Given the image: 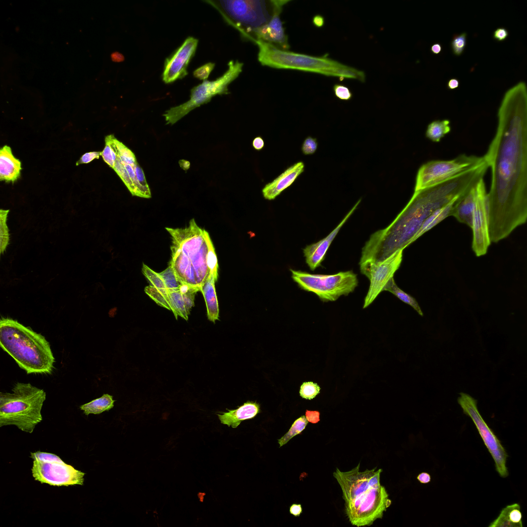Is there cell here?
Masks as SVG:
<instances>
[{
    "label": "cell",
    "mask_w": 527,
    "mask_h": 527,
    "mask_svg": "<svg viewBox=\"0 0 527 527\" xmlns=\"http://www.w3.org/2000/svg\"><path fill=\"white\" fill-rule=\"evenodd\" d=\"M198 40L192 37L187 38L164 62L162 80L165 83H172L188 75L189 63L194 56Z\"/></svg>",
    "instance_id": "obj_15"
},
{
    "label": "cell",
    "mask_w": 527,
    "mask_h": 527,
    "mask_svg": "<svg viewBox=\"0 0 527 527\" xmlns=\"http://www.w3.org/2000/svg\"><path fill=\"white\" fill-rule=\"evenodd\" d=\"M8 213L9 210L1 209L0 211L1 253H3L4 252L8 244L9 240L8 228L6 224V220Z\"/></svg>",
    "instance_id": "obj_35"
},
{
    "label": "cell",
    "mask_w": 527,
    "mask_h": 527,
    "mask_svg": "<svg viewBox=\"0 0 527 527\" xmlns=\"http://www.w3.org/2000/svg\"><path fill=\"white\" fill-rule=\"evenodd\" d=\"M450 121L448 119L437 120L431 122L427 127L426 136L434 142H439L451 131Z\"/></svg>",
    "instance_id": "obj_28"
},
{
    "label": "cell",
    "mask_w": 527,
    "mask_h": 527,
    "mask_svg": "<svg viewBox=\"0 0 527 527\" xmlns=\"http://www.w3.org/2000/svg\"><path fill=\"white\" fill-rule=\"evenodd\" d=\"M134 167V171L137 179L140 185L143 198H149L151 197V192L149 186L146 181L144 171L140 166L137 163Z\"/></svg>",
    "instance_id": "obj_39"
},
{
    "label": "cell",
    "mask_w": 527,
    "mask_h": 527,
    "mask_svg": "<svg viewBox=\"0 0 527 527\" xmlns=\"http://www.w3.org/2000/svg\"><path fill=\"white\" fill-rule=\"evenodd\" d=\"M216 281L214 276L210 274L201 289L206 303L207 318L214 323L216 320H219V306L215 286Z\"/></svg>",
    "instance_id": "obj_24"
},
{
    "label": "cell",
    "mask_w": 527,
    "mask_h": 527,
    "mask_svg": "<svg viewBox=\"0 0 527 527\" xmlns=\"http://www.w3.org/2000/svg\"><path fill=\"white\" fill-rule=\"evenodd\" d=\"M158 273L163 280L167 289H179L184 285L178 279L172 266L170 264L164 271Z\"/></svg>",
    "instance_id": "obj_32"
},
{
    "label": "cell",
    "mask_w": 527,
    "mask_h": 527,
    "mask_svg": "<svg viewBox=\"0 0 527 527\" xmlns=\"http://www.w3.org/2000/svg\"><path fill=\"white\" fill-rule=\"evenodd\" d=\"M458 202L452 203L440 208L429 216L424 221L419 231L414 236L413 239V242L446 218L448 216H450L451 212L453 207Z\"/></svg>",
    "instance_id": "obj_25"
},
{
    "label": "cell",
    "mask_w": 527,
    "mask_h": 527,
    "mask_svg": "<svg viewBox=\"0 0 527 527\" xmlns=\"http://www.w3.org/2000/svg\"><path fill=\"white\" fill-rule=\"evenodd\" d=\"M458 402L463 412L475 424L483 441L491 455L496 470L502 478L508 476L506 465L508 454L500 441L484 421L477 408V401L467 394L461 393Z\"/></svg>",
    "instance_id": "obj_12"
},
{
    "label": "cell",
    "mask_w": 527,
    "mask_h": 527,
    "mask_svg": "<svg viewBox=\"0 0 527 527\" xmlns=\"http://www.w3.org/2000/svg\"><path fill=\"white\" fill-rule=\"evenodd\" d=\"M227 410L228 412L217 415L222 424L233 428H237L242 421L254 418L260 412V405L251 401H248L237 409Z\"/></svg>",
    "instance_id": "obj_20"
},
{
    "label": "cell",
    "mask_w": 527,
    "mask_h": 527,
    "mask_svg": "<svg viewBox=\"0 0 527 527\" xmlns=\"http://www.w3.org/2000/svg\"><path fill=\"white\" fill-rule=\"evenodd\" d=\"M111 59L115 62H122L125 60L124 55L117 51L113 52L111 55Z\"/></svg>",
    "instance_id": "obj_51"
},
{
    "label": "cell",
    "mask_w": 527,
    "mask_h": 527,
    "mask_svg": "<svg viewBox=\"0 0 527 527\" xmlns=\"http://www.w3.org/2000/svg\"><path fill=\"white\" fill-rule=\"evenodd\" d=\"M21 162L12 154L9 146L0 150V179L7 182L16 181L21 175Z\"/></svg>",
    "instance_id": "obj_21"
},
{
    "label": "cell",
    "mask_w": 527,
    "mask_h": 527,
    "mask_svg": "<svg viewBox=\"0 0 527 527\" xmlns=\"http://www.w3.org/2000/svg\"><path fill=\"white\" fill-rule=\"evenodd\" d=\"M320 387L312 381L305 382L300 387V395L306 399H312L320 393Z\"/></svg>",
    "instance_id": "obj_36"
},
{
    "label": "cell",
    "mask_w": 527,
    "mask_h": 527,
    "mask_svg": "<svg viewBox=\"0 0 527 527\" xmlns=\"http://www.w3.org/2000/svg\"><path fill=\"white\" fill-rule=\"evenodd\" d=\"M522 513L518 503L508 505L503 508L497 518L488 527H522Z\"/></svg>",
    "instance_id": "obj_23"
},
{
    "label": "cell",
    "mask_w": 527,
    "mask_h": 527,
    "mask_svg": "<svg viewBox=\"0 0 527 527\" xmlns=\"http://www.w3.org/2000/svg\"><path fill=\"white\" fill-rule=\"evenodd\" d=\"M281 1H204L217 9L227 22L241 33L250 32L268 23Z\"/></svg>",
    "instance_id": "obj_7"
},
{
    "label": "cell",
    "mask_w": 527,
    "mask_h": 527,
    "mask_svg": "<svg viewBox=\"0 0 527 527\" xmlns=\"http://www.w3.org/2000/svg\"><path fill=\"white\" fill-rule=\"evenodd\" d=\"M467 43V33L463 32L455 34L451 42L452 52L455 56H460L465 49Z\"/></svg>",
    "instance_id": "obj_37"
},
{
    "label": "cell",
    "mask_w": 527,
    "mask_h": 527,
    "mask_svg": "<svg viewBox=\"0 0 527 527\" xmlns=\"http://www.w3.org/2000/svg\"><path fill=\"white\" fill-rule=\"evenodd\" d=\"M113 135H109L105 138V147L101 152V156L104 161L111 168H113L117 159V154L113 146L112 138Z\"/></svg>",
    "instance_id": "obj_34"
},
{
    "label": "cell",
    "mask_w": 527,
    "mask_h": 527,
    "mask_svg": "<svg viewBox=\"0 0 527 527\" xmlns=\"http://www.w3.org/2000/svg\"><path fill=\"white\" fill-rule=\"evenodd\" d=\"M460 82L458 79L451 78L447 82V88L450 90L455 89L459 87Z\"/></svg>",
    "instance_id": "obj_50"
},
{
    "label": "cell",
    "mask_w": 527,
    "mask_h": 527,
    "mask_svg": "<svg viewBox=\"0 0 527 527\" xmlns=\"http://www.w3.org/2000/svg\"><path fill=\"white\" fill-rule=\"evenodd\" d=\"M171 238V265L184 285L201 289L208 278V253L212 243L208 233L194 219L185 228L166 227Z\"/></svg>",
    "instance_id": "obj_3"
},
{
    "label": "cell",
    "mask_w": 527,
    "mask_h": 527,
    "mask_svg": "<svg viewBox=\"0 0 527 527\" xmlns=\"http://www.w3.org/2000/svg\"><path fill=\"white\" fill-rule=\"evenodd\" d=\"M0 345L27 374H50L55 358L42 335L8 318L0 320Z\"/></svg>",
    "instance_id": "obj_4"
},
{
    "label": "cell",
    "mask_w": 527,
    "mask_h": 527,
    "mask_svg": "<svg viewBox=\"0 0 527 527\" xmlns=\"http://www.w3.org/2000/svg\"><path fill=\"white\" fill-rule=\"evenodd\" d=\"M508 30L503 27L497 28L493 33V38L499 42L505 40L508 36Z\"/></svg>",
    "instance_id": "obj_44"
},
{
    "label": "cell",
    "mask_w": 527,
    "mask_h": 527,
    "mask_svg": "<svg viewBox=\"0 0 527 527\" xmlns=\"http://www.w3.org/2000/svg\"><path fill=\"white\" fill-rule=\"evenodd\" d=\"M46 393L27 383H16L11 392L0 394V427L15 425L31 433L42 420Z\"/></svg>",
    "instance_id": "obj_6"
},
{
    "label": "cell",
    "mask_w": 527,
    "mask_h": 527,
    "mask_svg": "<svg viewBox=\"0 0 527 527\" xmlns=\"http://www.w3.org/2000/svg\"><path fill=\"white\" fill-rule=\"evenodd\" d=\"M403 250L396 251L385 259L371 264L364 273L370 281L363 308L370 306L399 269L402 260Z\"/></svg>",
    "instance_id": "obj_14"
},
{
    "label": "cell",
    "mask_w": 527,
    "mask_h": 527,
    "mask_svg": "<svg viewBox=\"0 0 527 527\" xmlns=\"http://www.w3.org/2000/svg\"><path fill=\"white\" fill-rule=\"evenodd\" d=\"M320 412L318 411H310L307 410L305 412V416L308 421L316 424L320 421Z\"/></svg>",
    "instance_id": "obj_45"
},
{
    "label": "cell",
    "mask_w": 527,
    "mask_h": 527,
    "mask_svg": "<svg viewBox=\"0 0 527 527\" xmlns=\"http://www.w3.org/2000/svg\"><path fill=\"white\" fill-rule=\"evenodd\" d=\"M442 49V45L438 43L433 44V45H432L430 48L431 52L434 55H437L440 54L441 52Z\"/></svg>",
    "instance_id": "obj_52"
},
{
    "label": "cell",
    "mask_w": 527,
    "mask_h": 527,
    "mask_svg": "<svg viewBox=\"0 0 527 527\" xmlns=\"http://www.w3.org/2000/svg\"><path fill=\"white\" fill-rule=\"evenodd\" d=\"M112 142L117 156L121 161L132 166L137 163L134 154L121 142L117 140L113 135Z\"/></svg>",
    "instance_id": "obj_30"
},
{
    "label": "cell",
    "mask_w": 527,
    "mask_h": 527,
    "mask_svg": "<svg viewBox=\"0 0 527 527\" xmlns=\"http://www.w3.org/2000/svg\"><path fill=\"white\" fill-rule=\"evenodd\" d=\"M333 91L335 96L342 100L347 101L353 97V93L346 86L341 84H336L333 86Z\"/></svg>",
    "instance_id": "obj_40"
},
{
    "label": "cell",
    "mask_w": 527,
    "mask_h": 527,
    "mask_svg": "<svg viewBox=\"0 0 527 527\" xmlns=\"http://www.w3.org/2000/svg\"><path fill=\"white\" fill-rule=\"evenodd\" d=\"M383 291H389L400 300L411 306L420 315H423V313L416 300L397 286L395 282L394 277H392L387 283Z\"/></svg>",
    "instance_id": "obj_27"
},
{
    "label": "cell",
    "mask_w": 527,
    "mask_h": 527,
    "mask_svg": "<svg viewBox=\"0 0 527 527\" xmlns=\"http://www.w3.org/2000/svg\"><path fill=\"white\" fill-rule=\"evenodd\" d=\"M101 155V152L93 151L85 153L82 155L79 160L77 162L76 165H78L81 164L89 163L94 159H99Z\"/></svg>",
    "instance_id": "obj_43"
},
{
    "label": "cell",
    "mask_w": 527,
    "mask_h": 527,
    "mask_svg": "<svg viewBox=\"0 0 527 527\" xmlns=\"http://www.w3.org/2000/svg\"><path fill=\"white\" fill-rule=\"evenodd\" d=\"M142 272L145 277L150 281L151 285L157 288L166 289L164 283L158 273L150 269L145 264H143Z\"/></svg>",
    "instance_id": "obj_38"
},
{
    "label": "cell",
    "mask_w": 527,
    "mask_h": 527,
    "mask_svg": "<svg viewBox=\"0 0 527 527\" xmlns=\"http://www.w3.org/2000/svg\"><path fill=\"white\" fill-rule=\"evenodd\" d=\"M417 479L422 484H427L431 481V476L426 472L420 473L417 477Z\"/></svg>",
    "instance_id": "obj_47"
},
{
    "label": "cell",
    "mask_w": 527,
    "mask_h": 527,
    "mask_svg": "<svg viewBox=\"0 0 527 527\" xmlns=\"http://www.w3.org/2000/svg\"><path fill=\"white\" fill-rule=\"evenodd\" d=\"M114 401L112 396L104 394L98 398L80 406V409L86 415L90 414H99L112 409L114 407Z\"/></svg>",
    "instance_id": "obj_26"
},
{
    "label": "cell",
    "mask_w": 527,
    "mask_h": 527,
    "mask_svg": "<svg viewBox=\"0 0 527 527\" xmlns=\"http://www.w3.org/2000/svg\"><path fill=\"white\" fill-rule=\"evenodd\" d=\"M145 292L157 305L172 311V307L166 289L157 288L150 285L145 287Z\"/></svg>",
    "instance_id": "obj_29"
},
{
    "label": "cell",
    "mask_w": 527,
    "mask_h": 527,
    "mask_svg": "<svg viewBox=\"0 0 527 527\" xmlns=\"http://www.w3.org/2000/svg\"><path fill=\"white\" fill-rule=\"evenodd\" d=\"M30 457L35 480L55 486L83 485L85 473L65 463L56 454L37 451L31 452Z\"/></svg>",
    "instance_id": "obj_10"
},
{
    "label": "cell",
    "mask_w": 527,
    "mask_h": 527,
    "mask_svg": "<svg viewBox=\"0 0 527 527\" xmlns=\"http://www.w3.org/2000/svg\"><path fill=\"white\" fill-rule=\"evenodd\" d=\"M308 423L305 415H303L295 420L289 430L281 438L278 440L279 447L285 445L294 436L301 433L305 429Z\"/></svg>",
    "instance_id": "obj_31"
},
{
    "label": "cell",
    "mask_w": 527,
    "mask_h": 527,
    "mask_svg": "<svg viewBox=\"0 0 527 527\" xmlns=\"http://www.w3.org/2000/svg\"><path fill=\"white\" fill-rule=\"evenodd\" d=\"M246 37L258 47V60L263 66L314 73L338 77L340 81L350 79L363 82L365 80L364 72L333 60L328 54L315 57L294 52L249 35Z\"/></svg>",
    "instance_id": "obj_5"
},
{
    "label": "cell",
    "mask_w": 527,
    "mask_h": 527,
    "mask_svg": "<svg viewBox=\"0 0 527 527\" xmlns=\"http://www.w3.org/2000/svg\"><path fill=\"white\" fill-rule=\"evenodd\" d=\"M360 202V200L358 201L336 227L326 237L316 243L307 246L304 249L306 262L311 270H315L321 265L331 242L342 226L356 209Z\"/></svg>",
    "instance_id": "obj_17"
},
{
    "label": "cell",
    "mask_w": 527,
    "mask_h": 527,
    "mask_svg": "<svg viewBox=\"0 0 527 527\" xmlns=\"http://www.w3.org/2000/svg\"><path fill=\"white\" fill-rule=\"evenodd\" d=\"M290 271L292 278L302 289L316 294L323 302H333L342 295L346 296L358 285L357 275L352 271L331 275Z\"/></svg>",
    "instance_id": "obj_9"
},
{
    "label": "cell",
    "mask_w": 527,
    "mask_h": 527,
    "mask_svg": "<svg viewBox=\"0 0 527 527\" xmlns=\"http://www.w3.org/2000/svg\"><path fill=\"white\" fill-rule=\"evenodd\" d=\"M312 22L316 27H322L325 24V19L323 16L318 14L313 17Z\"/></svg>",
    "instance_id": "obj_49"
},
{
    "label": "cell",
    "mask_w": 527,
    "mask_h": 527,
    "mask_svg": "<svg viewBox=\"0 0 527 527\" xmlns=\"http://www.w3.org/2000/svg\"><path fill=\"white\" fill-rule=\"evenodd\" d=\"M476 183L465 196L454 205L450 214V216L454 217L458 221L466 224L470 228L472 226L473 213L476 199Z\"/></svg>",
    "instance_id": "obj_22"
},
{
    "label": "cell",
    "mask_w": 527,
    "mask_h": 527,
    "mask_svg": "<svg viewBox=\"0 0 527 527\" xmlns=\"http://www.w3.org/2000/svg\"><path fill=\"white\" fill-rule=\"evenodd\" d=\"M477 195L472 219V249L478 257L487 253L490 245L487 229L488 193L483 178L476 184Z\"/></svg>",
    "instance_id": "obj_13"
},
{
    "label": "cell",
    "mask_w": 527,
    "mask_h": 527,
    "mask_svg": "<svg viewBox=\"0 0 527 527\" xmlns=\"http://www.w3.org/2000/svg\"><path fill=\"white\" fill-rule=\"evenodd\" d=\"M175 319L179 316L188 320L192 307L194 306L196 294L200 290L196 288L183 285L176 289H167Z\"/></svg>",
    "instance_id": "obj_18"
},
{
    "label": "cell",
    "mask_w": 527,
    "mask_h": 527,
    "mask_svg": "<svg viewBox=\"0 0 527 527\" xmlns=\"http://www.w3.org/2000/svg\"><path fill=\"white\" fill-rule=\"evenodd\" d=\"M360 462L347 471L338 468L333 476L339 484L344 501V512L350 523L357 527L370 526L382 519L391 504L389 494L380 484L381 468L360 470Z\"/></svg>",
    "instance_id": "obj_2"
},
{
    "label": "cell",
    "mask_w": 527,
    "mask_h": 527,
    "mask_svg": "<svg viewBox=\"0 0 527 527\" xmlns=\"http://www.w3.org/2000/svg\"><path fill=\"white\" fill-rule=\"evenodd\" d=\"M304 167L303 162L295 163L290 166L273 181L264 186L262 189L264 198L268 200L275 199L294 182L304 171Z\"/></svg>",
    "instance_id": "obj_19"
},
{
    "label": "cell",
    "mask_w": 527,
    "mask_h": 527,
    "mask_svg": "<svg viewBox=\"0 0 527 527\" xmlns=\"http://www.w3.org/2000/svg\"><path fill=\"white\" fill-rule=\"evenodd\" d=\"M120 178L132 195L137 196V192L124 165L117 155L115 166L113 168Z\"/></svg>",
    "instance_id": "obj_33"
},
{
    "label": "cell",
    "mask_w": 527,
    "mask_h": 527,
    "mask_svg": "<svg viewBox=\"0 0 527 527\" xmlns=\"http://www.w3.org/2000/svg\"><path fill=\"white\" fill-rule=\"evenodd\" d=\"M252 146L255 150H261L265 146L264 140L260 136L256 137L252 142Z\"/></svg>",
    "instance_id": "obj_46"
},
{
    "label": "cell",
    "mask_w": 527,
    "mask_h": 527,
    "mask_svg": "<svg viewBox=\"0 0 527 527\" xmlns=\"http://www.w3.org/2000/svg\"><path fill=\"white\" fill-rule=\"evenodd\" d=\"M289 2V1H281L276 8L271 20L265 25L250 32L254 34L256 37L255 39L261 40L274 45L276 44L278 45V48L280 47L284 50L288 49L289 46L288 37L285 34L279 14L282 11L283 6Z\"/></svg>",
    "instance_id": "obj_16"
},
{
    "label": "cell",
    "mask_w": 527,
    "mask_h": 527,
    "mask_svg": "<svg viewBox=\"0 0 527 527\" xmlns=\"http://www.w3.org/2000/svg\"><path fill=\"white\" fill-rule=\"evenodd\" d=\"M486 161L484 155L460 154L447 161L433 160L419 168L414 191L425 189L449 180L481 164Z\"/></svg>",
    "instance_id": "obj_11"
},
{
    "label": "cell",
    "mask_w": 527,
    "mask_h": 527,
    "mask_svg": "<svg viewBox=\"0 0 527 527\" xmlns=\"http://www.w3.org/2000/svg\"><path fill=\"white\" fill-rule=\"evenodd\" d=\"M495 137L484 155L491 169L487 229L490 242L506 238L527 219V97L520 82L504 94Z\"/></svg>",
    "instance_id": "obj_1"
},
{
    "label": "cell",
    "mask_w": 527,
    "mask_h": 527,
    "mask_svg": "<svg viewBox=\"0 0 527 527\" xmlns=\"http://www.w3.org/2000/svg\"><path fill=\"white\" fill-rule=\"evenodd\" d=\"M227 65L228 69L221 77L214 81L204 80L192 88L187 101L165 111L163 116L166 124L173 125L192 110L209 102L216 95L229 94L228 86L241 73L243 64L238 60H231Z\"/></svg>",
    "instance_id": "obj_8"
},
{
    "label": "cell",
    "mask_w": 527,
    "mask_h": 527,
    "mask_svg": "<svg viewBox=\"0 0 527 527\" xmlns=\"http://www.w3.org/2000/svg\"><path fill=\"white\" fill-rule=\"evenodd\" d=\"M215 66V64L214 63H207L195 70L193 72V75L197 79L206 80L214 68Z\"/></svg>",
    "instance_id": "obj_41"
},
{
    "label": "cell",
    "mask_w": 527,
    "mask_h": 527,
    "mask_svg": "<svg viewBox=\"0 0 527 527\" xmlns=\"http://www.w3.org/2000/svg\"><path fill=\"white\" fill-rule=\"evenodd\" d=\"M302 513V508L301 504H293L290 507V513L295 517L300 516Z\"/></svg>",
    "instance_id": "obj_48"
},
{
    "label": "cell",
    "mask_w": 527,
    "mask_h": 527,
    "mask_svg": "<svg viewBox=\"0 0 527 527\" xmlns=\"http://www.w3.org/2000/svg\"><path fill=\"white\" fill-rule=\"evenodd\" d=\"M318 148V143L316 138L312 137H307L304 141L302 150L305 155H309L314 153Z\"/></svg>",
    "instance_id": "obj_42"
}]
</instances>
